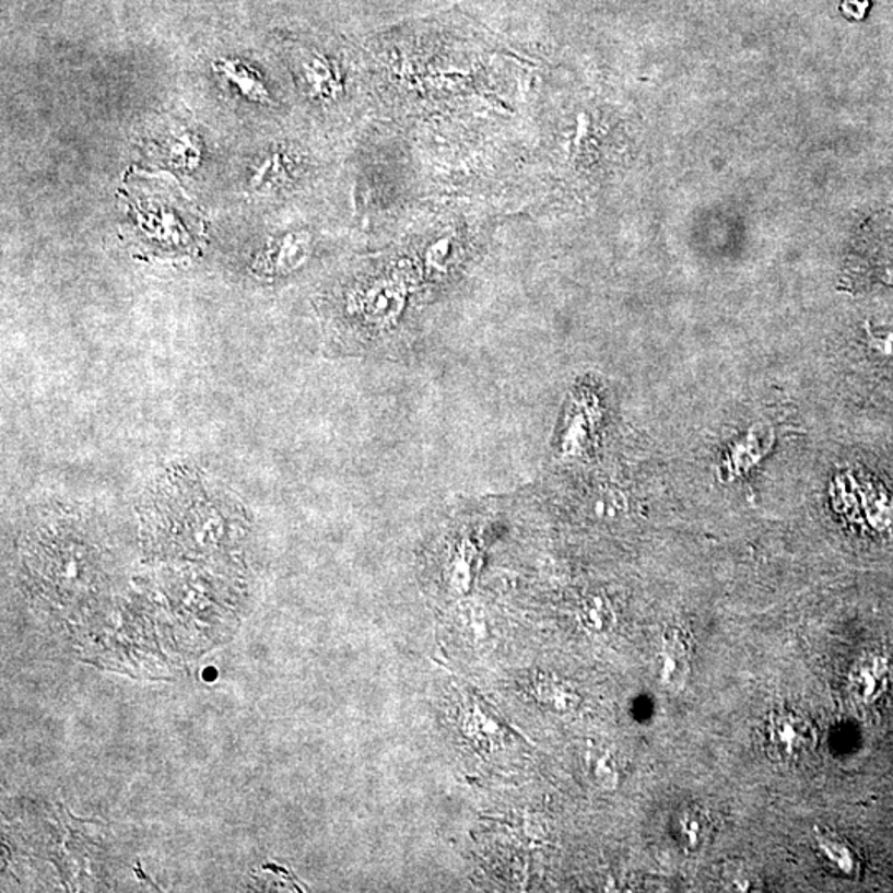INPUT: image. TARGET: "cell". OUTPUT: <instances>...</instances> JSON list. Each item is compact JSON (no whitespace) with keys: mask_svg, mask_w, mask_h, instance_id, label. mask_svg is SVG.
Instances as JSON below:
<instances>
[{"mask_svg":"<svg viewBox=\"0 0 893 893\" xmlns=\"http://www.w3.org/2000/svg\"><path fill=\"white\" fill-rule=\"evenodd\" d=\"M462 727L479 750H498L508 740V727L502 718L485 702L473 696L463 700Z\"/></svg>","mask_w":893,"mask_h":893,"instance_id":"6da1fadb","label":"cell"},{"mask_svg":"<svg viewBox=\"0 0 893 893\" xmlns=\"http://www.w3.org/2000/svg\"><path fill=\"white\" fill-rule=\"evenodd\" d=\"M768 740L779 756L795 760L814 747L815 735L804 717L792 712H783L769 720Z\"/></svg>","mask_w":893,"mask_h":893,"instance_id":"7a4b0ae2","label":"cell"},{"mask_svg":"<svg viewBox=\"0 0 893 893\" xmlns=\"http://www.w3.org/2000/svg\"><path fill=\"white\" fill-rule=\"evenodd\" d=\"M689 650L677 632L663 637L662 649L657 656V675L666 689L677 692L685 686L689 679Z\"/></svg>","mask_w":893,"mask_h":893,"instance_id":"3957f363","label":"cell"},{"mask_svg":"<svg viewBox=\"0 0 893 893\" xmlns=\"http://www.w3.org/2000/svg\"><path fill=\"white\" fill-rule=\"evenodd\" d=\"M889 675V660L885 657H866L854 669L853 690L862 702H872L886 689Z\"/></svg>","mask_w":893,"mask_h":893,"instance_id":"277c9868","label":"cell"},{"mask_svg":"<svg viewBox=\"0 0 893 893\" xmlns=\"http://www.w3.org/2000/svg\"><path fill=\"white\" fill-rule=\"evenodd\" d=\"M818 850L825 862L843 876L854 877L860 872V860L857 859L856 853L850 849L849 844L837 839L836 836L827 834L818 836Z\"/></svg>","mask_w":893,"mask_h":893,"instance_id":"5b68a950","label":"cell"},{"mask_svg":"<svg viewBox=\"0 0 893 893\" xmlns=\"http://www.w3.org/2000/svg\"><path fill=\"white\" fill-rule=\"evenodd\" d=\"M534 696L540 705L556 714H566L578 705L579 698L566 683L557 682L548 677H540L534 683Z\"/></svg>","mask_w":893,"mask_h":893,"instance_id":"8992f818","label":"cell"},{"mask_svg":"<svg viewBox=\"0 0 893 893\" xmlns=\"http://www.w3.org/2000/svg\"><path fill=\"white\" fill-rule=\"evenodd\" d=\"M585 763L589 779L598 788L606 789V791L618 788L619 782H621V772H619L614 756L608 750H601V748L589 750L586 753Z\"/></svg>","mask_w":893,"mask_h":893,"instance_id":"52a82bcc","label":"cell"},{"mask_svg":"<svg viewBox=\"0 0 893 893\" xmlns=\"http://www.w3.org/2000/svg\"><path fill=\"white\" fill-rule=\"evenodd\" d=\"M710 833V821L700 809H685L677 819V836L689 850H698L704 846Z\"/></svg>","mask_w":893,"mask_h":893,"instance_id":"ba28073f","label":"cell"},{"mask_svg":"<svg viewBox=\"0 0 893 893\" xmlns=\"http://www.w3.org/2000/svg\"><path fill=\"white\" fill-rule=\"evenodd\" d=\"M218 70L228 82L237 85L238 90H240L248 99H251V102H269V93H267L266 86L260 82V77L257 75V72H254V70L242 66L238 61H224V63H219Z\"/></svg>","mask_w":893,"mask_h":893,"instance_id":"9c48e42d","label":"cell"},{"mask_svg":"<svg viewBox=\"0 0 893 893\" xmlns=\"http://www.w3.org/2000/svg\"><path fill=\"white\" fill-rule=\"evenodd\" d=\"M305 248L306 242L302 237L290 235L267 254V259H263L262 266L266 263L272 272L295 269L299 260L305 257Z\"/></svg>","mask_w":893,"mask_h":893,"instance_id":"30bf717a","label":"cell"},{"mask_svg":"<svg viewBox=\"0 0 893 893\" xmlns=\"http://www.w3.org/2000/svg\"><path fill=\"white\" fill-rule=\"evenodd\" d=\"M399 296L391 290H371L363 302V313L371 324H383L389 320L398 309Z\"/></svg>","mask_w":893,"mask_h":893,"instance_id":"8fae6325","label":"cell"},{"mask_svg":"<svg viewBox=\"0 0 893 893\" xmlns=\"http://www.w3.org/2000/svg\"><path fill=\"white\" fill-rule=\"evenodd\" d=\"M579 621L591 632H606L614 624V614L606 599H586L579 609Z\"/></svg>","mask_w":893,"mask_h":893,"instance_id":"7c38bea8","label":"cell"},{"mask_svg":"<svg viewBox=\"0 0 893 893\" xmlns=\"http://www.w3.org/2000/svg\"><path fill=\"white\" fill-rule=\"evenodd\" d=\"M470 566H473V550L462 547L450 564V581L457 589H467L470 583Z\"/></svg>","mask_w":893,"mask_h":893,"instance_id":"4fadbf2b","label":"cell"},{"mask_svg":"<svg viewBox=\"0 0 893 893\" xmlns=\"http://www.w3.org/2000/svg\"><path fill=\"white\" fill-rule=\"evenodd\" d=\"M725 883H727L728 890H733V892L757 890L756 877L750 870L743 869V867H735L733 870H728L725 873Z\"/></svg>","mask_w":893,"mask_h":893,"instance_id":"5bb4252c","label":"cell"},{"mask_svg":"<svg viewBox=\"0 0 893 893\" xmlns=\"http://www.w3.org/2000/svg\"><path fill=\"white\" fill-rule=\"evenodd\" d=\"M869 340L873 351L893 357V330L869 331Z\"/></svg>","mask_w":893,"mask_h":893,"instance_id":"9a60e30c","label":"cell"}]
</instances>
